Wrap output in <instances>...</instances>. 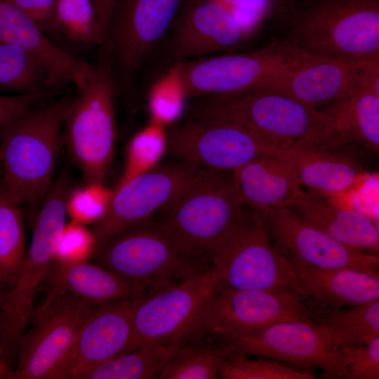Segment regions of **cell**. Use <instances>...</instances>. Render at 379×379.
I'll return each mask as SVG.
<instances>
[{"instance_id": "cell-1", "label": "cell", "mask_w": 379, "mask_h": 379, "mask_svg": "<svg viewBox=\"0 0 379 379\" xmlns=\"http://www.w3.org/2000/svg\"><path fill=\"white\" fill-rule=\"evenodd\" d=\"M194 99L192 117L237 124L281 151L340 145L326 112L272 90Z\"/></svg>"}, {"instance_id": "cell-2", "label": "cell", "mask_w": 379, "mask_h": 379, "mask_svg": "<svg viewBox=\"0 0 379 379\" xmlns=\"http://www.w3.org/2000/svg\"><path fill=\"white\" fill-rule=\"evenodd\" d=\"M326 312L293 290L220 288L204 304L178 344L213 350L276 323H319Z\"/></svg>"}, {"instance_id": "cell-3", "label": "cell", "mask_w": 379, "mask_h": 379, "mask_svg": "<svg viewBox=\"0 0 379 379\" xmlns=\"http://www.w3.org/2000/svg\"><path fill=\"white\" fill-rule=\"evenodd\" d=\"M70 101L30 107L0 130V187L13 201L40 208L53 182L62 126Z\"/></svg>"}, {"instance_id": "cell-4", "label": "cell", "mask_w": 379, "mask_h": 379, "mask_svg": "<svg viewBox=\"0 0 379 379\" xmlns=\"http://www.w3.org/2000/svg\"><path fill=\"white\" fill-rule=\"evenodd\" d=\"M90 260L131 284L142 298L212 266L188 252L159 222L150 220L98 246Z\"/></svg>"}, {"instance_id": "cell-5", "label": "cell", "mask_w": 379, "mask_h": 379, "mask_svg": "<svg viewBox=\"0 0 379 379\" xmlns=\"http://www.w3.org/2000/svg\"><path fill=\"white\" fill-rule=\"evenodd\" d=\"M163 208L162 226L188 252L212 265L214 252L241 205L232 172L197 167Z\"/></svg>"}, {"instance_id": "cell-6", "label": "cell", "mask_w": 379, "mask_h": 379, "mask_svg": "<svg viewBox=\"0 0 379 379\" xmlns=\"http://www.w3.org/2000/svg\"><path fill=\"white\" fill-rule=\"evenodd\" d=\"M287 39L311 56L379 57V0H313L291 19Z\"/></svg>"}, {"instance_id": "cell-7", "label": "cell", "mask_w": 379, "mask_h": 379, "mask_svg": "<svg viewBox=\"0 0 379 379\" xmlns=\"http://www.w3.org/2000/svg\"><path fill=\"white\" fill-rule=\"evenodd\" d=\"M69 187L56 182L44 199L25 262L15 284L0 298V352L9 363L32 319L34 298L53 260L66 224Z\"/></svg>"}, {"instance_id": "cell-8", "label": "cell", "mask_w": 379, "mask_h": 379, "mask_svg": "<svg viewBox=\"0 0 379 379\" xmlns=\"http://www.w3.org/2000/svg\"><path fill=\"white\" fill-rule=\"evenodd\" d=\"M116 85L107 54L64 117L65 138L72 159L86 184L103 183L112 166L116 140Z\"/></svg>"}, {"instance_id": "cell-9", "label": "cell", "mask_w": 379, "mask_h": 379, "mask_svg": "<svg viewBox=\"0 0 379 379\" xmlns=\"http://www.w3.org/2000/svg\"><path fill=\"white\" fill-rule=\"evenodd\" d=\"M220 288L298 291L295 273L273 245L259 212L246 206L211 260Z\"/></svg>"}, {"instance_id": "cell-10", "label": "cell", "mask_w": 379, "mask_h": 379, "mask_svg": "<svg viewBox=\"0 0 379 379\" xmlns=\"http://www.w3.org/2000/svg\"><path fill=\"white\" fill-rule=\"evenodd\" d=\"M289 41L259 49L222 53L178 63L188 99L236 94L262 88L308 58Z\"/></svg>"}, {"instance_id": "cell-11", "label": "cell", "mask_w": 379, "mask_h": 379, "mask_svg": "<svg viewBox=\"0 0 379 379\" xmlns=\"http://www.w3.org/2000/svg\"><path fill=\"white\" fill-rule=\"evenodd\" d=\"M211 351L222 359L262 357L310 373L319 368L324 378L345 377L346 351L333 342L319 323L313 321L276 323Z\"/></svg>"}, {"instance_id": "cell-12", "label": "cell", "mask_w": 379, "mask_h": 379, "mask_svg": "<svg viewBox=\"0 0 379 379\" xmlns=\"http://www.w3.org/2000/svg\"><path fill=\"white\" fill-rule=\"evenodd\" d=\"M184 0H115L104 51L115 85L126 82L166 38Z\"/></svg>"}, {"instance_id": "cell-13", "label": "cell", "mask_w": 379, "mask_h": 379, "mask_svg": "<svg viewBox=\"0 0 379 379\" xmlns=\"http://www.w3.org/2000/svg\"><path fill=\"white\" fill-rule=\"evenodd\" d=\"M95 307L70 293L51 291L19 341L13 379H51Z\"/></svg>"}, {"instance_id": "cell-14", "label": "cell", "mask_w": 379, "mask_h": 379, "mask_svg": "<svg viewBox=\"0 0 379 379\" xmlns=\"http://www.w3.org/2000/svg\"><path fill=\"white\" fill-rule=\"evenodd\" d=\"M167 148L182 161L228 172L256 158L280 152L237 124L199 117L173 127L168 133Z\"/></svg>"}, {"instance_id": "cell-15", "label": "cell", "mask_w": 379, "mask_h": 379, "mask_svg": "<svg viewBox=\"0 0 379 379\" xmlns=\"http://www.w3.org/2000/svg\"><path fill=\"white\" fill-rule=\"evenodd\" d=\"M218 288L219 277L211 266L197 276L138 298L133 313L135 350L148 343L178 344Z\"/></svg>"}, {"instance_id": "cell-16", "label": "cell", "mask_w": 379, "mask_h": 379, "mask_svg": "<svg viewBox=\"0 0 379 379\" xmlns=\"http://www.w3.org/2000/svg\"><path fill=\"white\" fill-rule=\"evenodd\" d=\"M260 214L273 245L291 265L324 269L352 268L378 273V255L334 239L288 208Z\"/></svg>"}, {"instance_id": "cell-17", "label": "cell", "mask_w": 379, "mask_h": 379, "mask_svg": "<svg viewBox=\"0 0 379 379\" xmlns=\"http://www.w3.org/2000/svg\"><path fill=\"white\" fill-rule=\"evenodd\" d=\"M215 0H184L166 36L172 65L234 52L251 36Z\"/></svg>"}, {"instance_id": "cell-18", "label": "cell", "mask_w": 379, "mask_h": 379, "mask_svg": "<svg viewBox=\"0 0 379 379\" xmlns=\"http://www.w3.org/2000/svg\"><path fill=\"white\" fill-rule=\"evenodd\" d=\"M197 166L182 161L138 175L116 187L109 206L91 230L95 249L117 234L149 220L177 194Z\"/></svg>"}, {"instance_id": "cell-19", "label": "cell", "mask_w": 379, "mask_h": 379, "mask_svg": "<svg viewBox=\"0 0 379 379\" xmlns=\"http://www.w3.org/2000/svg\"><path fill=\"white\" fill-rule=\"evenodd\" d=\"M138 300L126 299L95 307L51 379H80L96 366L134 350L133 313Z\"/></svg>"}, {"instance_id": "cell-20", "label": "cell", "mask_w": 379, "mask_h": 379, "mask_svg": "<svg viewBox=\"0 0 379 379\" xmlns=\"http://www.w3.org/2000/svg\"><path fill=\"white\" fill-rule=\"evenodd\" d=\"M281 152L294 167L307 195L337 198L364 182L370 175L365 159L370 152L357 145H322Z\"/></svg>"}, {"instance_id": "cell-21", "label": "cell", "mask_w": 379, "mask_h": 379, "mask_svg": "<svg viewBox=\"0 0 379 379\" xmlns=\"http://www.w3.org/2000/svg\"><path fill=\"white\" fill-rule=\"evenodd\" d=\"M0 41L16 45L29 53L46 69L50 86L55 88L72 84L81 91L95 68L51 41L10 0H0Z\"/></svg>"}, {"instance_id": "cell-22", "label": "cell", "mask_w": 379, "mask_h": 379, "mask_svg": "<svg viewBox=\"0 0 379 379\" xmlns=\"http://www.w3.org/2000/svg\"><path fill=\"white\" fill-rule=\"evenodd\" d=\"M333 119L340 144L379 152V57L358 67L345 98L324 111Z\"/></svg>"}, {"instance_id": "cell-23", "label": "cell", "mask_w": 379, "mask_h": 379, "mask_svg": "<svg viewBox=\"0 0 379 379\" xmlns=\"http://www.w3.org/2000/svg\"><path fill=\"white\" fill-rule=\"evenodd\" d=\"M232 178L240 204L259 213L289 208L305 195L294 167L281 151L235 169Z\"/></svg>"}, {"instance_id": "cell-24", "label": "cell", "mask_w": 379, "mask_h": 379, "mask_svg": "<svg viewBox=\"0 0 379 379\" xmlns=\"http://www.w3.org/2000/svg\"><path fill=\"white\" fill-rule=\"evenodd\" d=\"M364 60L310 56L262 88L282 93L324 112L345 98L356 70Z\"/></svg>"}, {"instance_id": "cell-25", "label": "cell", "mask_w": 379, "mask_h": 379, "mask_svg": "<svg viewBox=\"0 0 379 379\" xmlns=\"http://www.w3.org/2000/svg\"><path fill=\"white\" fill-rule=\"evenodd\" d=\"M291 265L295 273L298 293L325 310L379 299L378 273L352 268Z\"/></svg>"}, {"instance_id": "cell-26", "label": "cell", "mask_w": 379, "mask_h": 379, "mask_svg": "<svg viewBox=\"0 0 379 379\" xmlns=\"http://www.w3.org/2000/svg\"><path fill=\"white\" fill-rule=\"evenodd\" d=\"M55 293H70L95 306L142 298L131 284L91 261L63 263L53 260L43 285Z\"/></svg>"}, {"instance_id": "cell-27", "label": "cell", "mask_w": 379, "mask_h": 379, "mask_svg": "<svg viewBox=\"0 0 379 379\" xmlns=\"http://www.w3.org/2000/svg\"><path fill=\"white\" fill-rule=\"evenodd\" d=\"M288 209L334 239L352 248L378 255V230L369 216L354 209L340 207L328 199L306 194Z\"/></svg>"}, {"instance_id": "cell-28", "label": "cell", "mask_w": 379, "mask_h": 379, "mask_svg": "<svg viewBox=\"0 0 379 379\" xmlns=\"http://www.w3.org/2000/svg\"><path fill=\"white\" fill-rule=\"evenodd\" d=\"M178 344L148 343L121 354L83 374L80 379H153L158 376Z\"/></svg>"}, {"instance_id": "cell-29", "label": "cell", "mask_w": 379, "mask_h": 379, "mask_svg": "<svg viewBox=\"0 0 379 379\" xmlns=\"http://www.w3.org/2000/svg\"><path fill=\"white\" fill-rule=\"evenodd\" d=\"M319 323L343 350L368 344L379 337V299L328 310Z\"/></svg>"}, {"instance_id": "cell-30", "label": "cell", "mask_w": 379, "mask_h": 379, "mask_svg": "<svg viewBox=\"0 0 379 379\" xmlns=\"http://www.w3.org/2000/svg\"><path fill=\"white\" fill-rule=\"evenodd\" d=\"M20 206L0 187V284L6 290L16 281L27 251Z\"/></svg>"}, {"instance_id": "cell-31", "label": "cell", "mask_w": 379, "mask_h": 379, "mask_svg": "<svg viewBox=\"0 0 379 379\" xmlns=\"http://www.w3.org/2000/svg\"><path fill=\"white\" fill-rule=\"evenodd\" d=\"M47 88H55L44 66L22 48L0 41V93L25 94Z\"/></svg>"}, {"instance_id": "cell-32", "label": "cell", "mask_w": 379, "mask_h": 379, "mask_svg": "<svg viewBox=\"0 0 379 379\" xmlns=\"http://www.w3.org/2000/svg\"><path fill=\"white\" fill-rule=\"evenodd\" d=\"M57 30L74 42L103 46L105 31L93 0H57Z\"/></svg>"}, {"instance_id": "cell-33", "label": "cell", "mask_w": 379, "mask_h": 379, "mask_svg": "<svg viewBox=\"0 0 379 379\" xmlns=\"http://www.w3.org/2000/svg\"><path fill=\"white\" fill-rule=\"evenodd\" d=\"M188 99L180 77L178 64L171 65L150 86L147 107L150 122L164 127L182 115Z\"/></svg>"}, {"instance_id": "cell-34", "label": "cell", "mask_w": 379, "mask_h": 379, "mask_svg": "<svg viewBox=\"0 0 379 379\" xmlns=\"http://www.w3.org/2000/svg\"><path fill=\"white\" fill-rule=\"evenodd\" d=\"M166 127L151 123L131 140L122 175L116 187L154 169L168 147Z\"/></svg>"}, {"instance_id": "cell-35", "label": "cell", "mask_w": 379, "mask_h": 379, "mask_svg": "<svg viewBox=\"0 0 379 379\" xmlns=\"http://www.w3.org/2000/svg\"><path fill=\"white\" fill-rule=\"evenodd\" d=\"M222 358L209 350L180 345L171 355L159 379H215Z\"/></svg>"}, {"instance_id": "cell-36", "label": "cell", "mask_w": 379, "mask_h": 379, "mask_svg": "<svg viewBox=\"0 0 379 379\" xmlns=\"http://www.w3.org/2000/svg\"><path fill=\"white\" fill-rule=\"evenodd\" d=\"M236 357L222 359L219 378L223 379H314L315 376L272 359Z\"/></svg>"}, {"instance_id": "cell-37", "label": "cell", "mask_w": 379, "mask_h": 379, "mask_svg": "<svg viewBox=\"0 0 379 379\" xmlns=\"http://www.w3.org/2000/svg\"><path fill=\"white\" fill-rule=\"evenodd\" d=\"M227 8L247 30L253 32L272 16L291 19L298 7L294 0H215Z\"/></svg>"}, {"instance_id": "cell-38", "label": "cell", "mask_w": 379, "mask_h": 379, "mask_svg": "<svg viewBox=\"0 0 379 379\" xmlns=\"http://www.w3.org/2000/svg\"><path fill=\"white\" fill-rule=\"evenodd\" d=\"M112 194L113 191L103 183H88L71 190L67 201V215L81 225H93L106 213Z\"/></svg>"}, {"instance_id": "cell-39", "label": "cell", "mask_w": 379, "mask_h": 379, "mask_svg": "<svg viewBox=\"0 0 379 379\" xmlns=\"http://www.w3.org/2000/svg\"><path fill=\"white\" fill-rule=\"evenodd\" d=\"M95 247L92 231L72 220L63 228L53 260L63 263L89 261Z\"/></svg>"}, {"instance_id": "cell-40", "label": "cell", "mask_w": 379, "mask_h": 379, "mask_svg": "<svg viewBox=\"0 0 379 379\" xmlns=\"http://www.w3.org/2000/svg\"><path fill=\"white\" fill-rule=\"evenodd\" d=\"M346 379L379 378V337L368 344L345 350Z\"/></svg>"}, {"instance_id": "cell-41", "label": "cell", "mask_w": 379, "mask_h": 379, "mask_svg": "<svg viewBox=\"0 0 379 379\" xmlns=\"http://www.w3.org/2000/svg\"><path fill=\"white\" fill-rule=\"evenodd\" d=\"M55 89L13 95L0 94V130L24 111L51 96Z\"/></svg>"}, {"instance_id": "cell-42", "label": "cell", "mask_w": 379, "mask_h": 379, "mask_svg": "<svg viewBox=\"0 0 379 379\" xmlns=\"http://www.w3.org/2000/svg\"><path fill=\"white\" fill-rule=\"evenodd\" d=\"M32 19L46 34L57 30L55 6L57 0H10Z\"/></svg>"}, {"instance_id": "cell-43", "label": "cell", "mask_w": 379, "mask_h": 379, "mask_svg": "<svg viewBox=\"0 0 379 379\" xmlns=\"http://www.w3.org/2000/svg\"><path fill=\"white\" fill-rule=\"evenodd\" d=\"M99 18L105 31L109 20L113 5L115 0H93Z\"/></svg>"}, {"instance_id": "cell-44", "label": "cell", "mask_w": 379, "mask_h": 379, "mask_svg": "<svg viewBox=\"0 0 379 379\" xmlns=\"http://www.w3.org/2000/svg\"><path fill=\"white\" fill-rule=\"evenodd\" d=\"M0 379H13V369L0 352Z\"/></svg>"}, {"instance_id": "cell-45", "label": "cell", "mask_w": 379, "mask_h": 379, "mask_svg": "<svg viewBox=\"0 0 379 379\" xmlns=\"http://www.w3.org/2000/svg\"><path fill=\"white\" fill-rule=\"evenodd\" d=\"M6 290V289L0 284V298Z\"/></svg>"}, {"instance_id": "cell-46", "label": "cell", "mask_w": 379, "mask_h": 379, "mask_svg": "<svg viewBox=\"0 0 379 379\" xmlns=\"http://www.w3.org/2000/svg\"><path fill=\"white\" fill-rule=\"evenodd\" d=\"M1 159H2V151H1V148L0 147V162L1 161Z\"/></svg>"}, {"instance_id": "cell-47", "label": "cell", "mask_w": 379, "mask_h": 379, "mask_svg": "<svg viewBox=\"0 0 379 379\" xmlns=\"http://www.w3.org/2000/svg\"><path fill=\"white\" fill-rule=\"evenodd\" d=\"M1 179V178H0Z\"/></svg>"}]
</instances>
